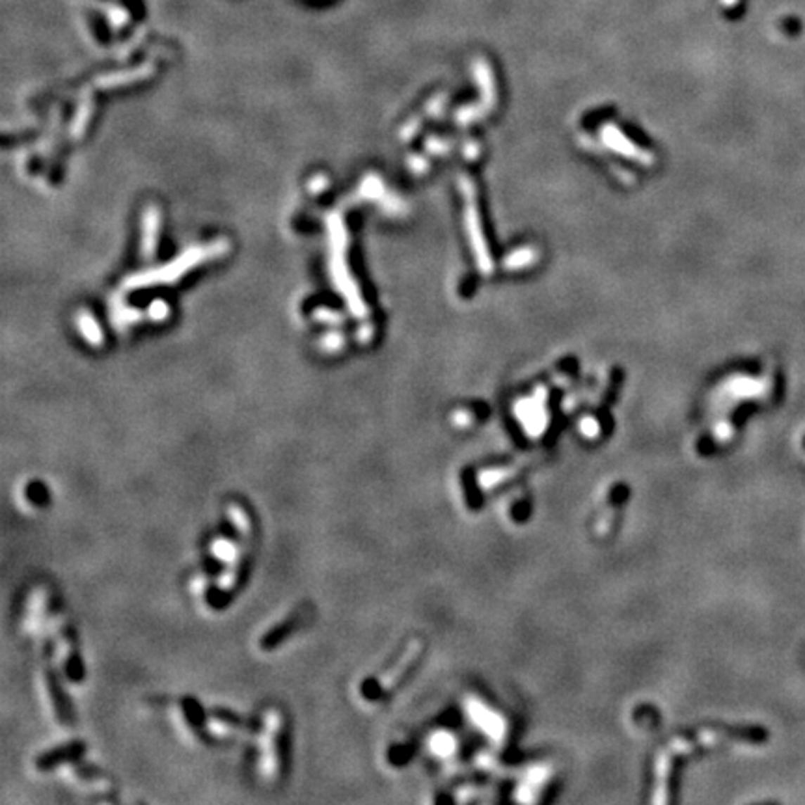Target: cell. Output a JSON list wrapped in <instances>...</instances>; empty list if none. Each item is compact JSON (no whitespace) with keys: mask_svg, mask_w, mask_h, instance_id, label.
<instances>
[{"mask_svg":"<svg viewBox=\"0 0 805 805\" xmlns=\"http://www.w3.org/2000/svg\"><path fill=\"white\" fill-rule=\"evenodd\" d=\"M45 693H47L49 704H51L54 718L60 723H67L70 721V704H67V699H65L64 692L60 688L58 681H56V677L51 671H47V675H45Z\"/></svg>","mask_w":805,"mask_h":805,"instance_id":"52a82bcc","label":"cell"},{"mask_svg":"<svg viewBox=\"0 0 805 805\" xmlns=\"http://www.w3.org/2000/svg\"><path fill=\"white\" fill-rule=\"evenodd\" d=\"M51 632H53L54 656L58 662L60 671L64 673V677L71 683H80L84 678V666L80 660L77 636L71 624L64 617H54L51 621Z\"/></svg>","mask_w":805,"mask_h":805,"instance_id":"7a4b0ae2","label":"cell"},{"mask_svg":"<svg viewBox=\"0 0 805 805\" xmlns=\"http://www.w3.org/2000/svg\"><path fill=\"white\" fill-rule=\"evenodd\" d=\"M82 752V747H80V744H67V746H62L60 749H54V752H49V753H43L41 757H39V766L43 768V770H49V768L56 766L58 763H64V759H71V757H77L79 753Z\"/></svg>","mask_w":805,"mask_h":805,"instance_id":"9c48e42d","label":"cell"},{"mask_svg":"<svg viewBox=\"0 0 805 805\" xmlns=\"http://www.w3.org/2000/svg\"><path fill=\"white\" fill-rule=\"evenodd\" d=\"M243 721L228 710H213L205 720V730L214 738H231L240 733Z\"/></svg>","mask_w":805,"mask_h":805,"instance_id":"277c9868","label":"cell"},{"mask_svg":"<svg viewBox=\"0 0 805 805\" xmlns=\"http://www.w3.org/2000/svg\"><path fill=\"white\" fill-rule=\"evenodd\" d=\"M226 511H228V517H230L233 528L239 532L240 537L250 539L252 532H254V524H252V518L248 511H246V507L239 503V501H230Z\"/></svg>","mask_w":805,"mask_h":805,"instance_id":"ba28073f","label":"cell"},{"mask_svg":"<svg viewBox=\"0 0 805 805\" xmlns=\"http://www.w3.org/2000/svg\"><path fill=\"white\" fill-rule=\"evenodd\" d=\"M49 610H51V591L47 586H36L28 593L25 614H22V629L28 634H38L47 626Z\"/></svg>","mask_w":805,"mask_h":805,"instance_id":"3957f363","label":"cell"},{"mask_svg":"<svg viewBox=\"0 0 805 805\" xmlns=\"http://www.w3.org/2000/svg\"><path fill=\"white\" fill-rule=\"evenodd\" d=\"M302 621H304V612H299V614L289 615L285 621H280L278 624H274V629L269 630L267 634L262 638V641H259L263 651H272L278 643H282V640H285L291 632L299 629Z\"/></svg>","mask_w":805,"mask_h":805,"instance_id":"8992f818","label":"cell"},{"mask_svg":"<svg viewBox=\"0 0 805 805\" xmlns=\"http://www.w3.org/2000/svg\"><path fill=\"white\" fill-rule=\"evenodd\" d=\"M285 716L278 707H271L263 714V723L257 736V773L265 783L272 785L282 779L285 766Z\"/></svg>","mask_w":805,"mask_h":805,"instance_id":"6da1fadb","label":"cell"},{"mask_svg":"<svg viewBox=\"0 0 805 805\" xmlns=\"http://www.w3.org/2000/svg\"><path fill=\"white\" fill-rule=\"evenodd\" d=\"M65 779L71 783L88 792H108L110 785H108L107 778H103V773H94V770H80L77 766H65L64 768Z\"/></svg>","mask_w":805,"mask_h":805,"instance_id":"5b68a950","label":"cell"}]
</instances>
